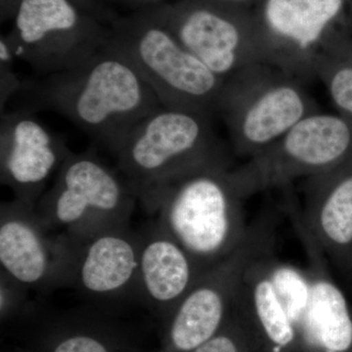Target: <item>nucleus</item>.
<instances>
[{
  "label": "nucleus",
  "mask_w": 352,
  "mask_h": 352,
  "mask_svg": "<svg viewBox=\"0 0 352 352\" xmlns=\"http://www.w3.org/2000/svg\"><path fill=\"white\" fill-rule=\"evenodd\" d=\"M316 112L314 100L295 76L263 65L227 85L219 113L226 119L234 151L251 159Z\"/></svg>",
  "instance_id": "0eeeda50"
},
{
  "label": "nucleus",
  "mask_w": 352,
  "mask_h": 352,
  "mask_svg": "<svg viewBox=\"0 0 352 352\" xmlns=\"http://www.w3.org/2000/svg\"><path fill=\"white\" fill-rule=\"evenodd\" d=\"M73 245L50 231L36 207L16 200L0 206L1 272L31 291L68 287Z\"/></svg>",
  "instance_id": "9b49d317"
},
{
  "label": "nucleus",
  "mask_w": 352,
  "mask_h": 352,
  "mask_svg": "<svg viewBox=\"0 0 352 352\" xmlns=\"http://www.w3.org/2000/svg\"><path fill=\"white\" fill-rule=\"evenodd\" d=\"M109 39L82 19L71 0H20L7 41L18 60L47 76L80 66Z\"/></svg>",
  "instance_id": "1a4fd4ad"
},
{
  "label": "nucleus",
  "mask_w": 352,
  "mask_h": 352,
  "mask_svg": "<svg viewBox=\"0 0 352 352\" xmlns=\"http://www.w3.org/2000/svg\"><path fill=\"white\" fill-rule=\"evenodd\" d=\"M166 28L226 87L268 65L261 47L245 43L232 21L210 9H192Z\"/></svg>",
  "instance_id": "dca6fc26"
},
{
  "label": "nucleus",
  "mask_w": 352,
  "mask_h": 352,
  "mask_svg": "<svg viewBox=\"0 0 352 352\" xmlns=\"http://www.w3.org/2000/svg\"><path fill=\"white\" fill-rule=\"evenodd\" d=\"M17 57L6 38L0 39V109L6 112L9 100L23 91L25 80L15 71Z\"/></svg>",
  "instance_id": "4be33fe9"
},
{
  "label": "nucleus",
  "mask_w": 352,
  "mask_h": 352,
  "mask_svg": "<svg viewBox=\"0 0 352 352\" xmlns=\"http://www.w3.org/2000/svg\"><path fill=\"white\" fill-rule=\"evenodd\" d=\"M138 201L126 178L91 147L69 153L36 210L50 231L76 242L129 223Z\"/></svg>",
  "instance_id": "20e7f679"
},
{
  "label": "nucleus",
  "mask_w": 352,
  "mask_h": 352,
  "mask_svg": "<svg viewBox=\"0 0 352 352\" xmlns=\"http://www.w3.org/2000/svg\"><path fill=\"white\" fill-rule=\"evenodd\" d=\"M140 235L138 300L164 326L208 271L157 220Z\"/></svg>",
  "instance_id": "2eb2a0df"
},
{
  "label": "nucleus",
  "mask_w": 352,
  "mask_h": 352,
  "mask_svg": "<svg viewBox=\"0 0 352 352\" xmlns=\"http://www.w3.org/2000/svg\"><path fill=\"white\" fill-rule=\"evenodd\" d=\"M12 324L18 352H159L145 330L98 310L43 314L30 307Z\"/></svg>",
  "instance_id": "9d476101"
},
{
  "label": "nucleus",
  "mask_w": 352,
  "mask_h": 352,
  "mask_svg": "<svg viewBox=\"0 0 352 352\" xmlns=\"http://www.w3.org/2000/svg\"><path fill=\"white\" fill-rule=\"evenodd\" d=\"M23 91L31 95L28 109H48L63 116L112 155L139 122L163 106L110 39L76 68L25 80Z\"/></svg>",
  "instance_id": "f257e3e1"
},
{
  "label": "nucleus",
  "mask_w": 352,
  "mask_h": 352,
  "mask_svg": "<svg viewBox=\"0 0 352 352\" xmlns=\"http://www.w3.org/2000/svg\"><path fill=\"white\" fill-rule=\"evenodd\" d=\"M315 76L327 88L339 115L352 124V41H344L321 60Z\"/></svg>",
  "instance_id": "6ab92c4d"
},
{
  "label": "nucleus",
  "mask_w": 352,
  "mask_h": 352,
  "mask_svg": "<svg viewBox=\"0 0 352 352\" xmlns=\"http://www.w3.org/2000/svg\"><path fill=\"white\" fill-rule=\"evenodd\" d=\"M322 251L333 258L352 249V156L332 170L307 178L300 214Z\"/></svg>",
  "instance_id": "f3484780"
},
{
  "label": "nucleus",
  "mask_w": 352,
  "mask_h": 352,
  "mask_svg": "<svg viewBox=\"0 0 352 352\" xmlns=\"http://www.w3.org/2000/svg\"><path fill=\"white\" fill-rule=\"evenodd\" d=\"M270 274L273 284L296 330H300L311 298V280L307 270L283 263L271 256Z\"/></svg>",
  "instance_id": "aec40b11"
},
{
  "label": "nucleus",
  "mask_w": 352,
  "mask_h": 352,
  "mask_svg": "<svg viewBox=\"0 0 352 352\" xmlns=\"http://www.w3.org/2000/svg\"><path fill=\"white\" fill-rule=\"evenodd\" d=\"M273 217L250 226L242 245L208 271L164 324L159 352H191L214 337L230 318L248 266L274 251Z\"/></svg>",
  "instance_id": "423d86ee"
},
{
  "label": "nucleus",
  "mask_w": 352,
  "mask_h": 352,
  "mask_svg": "<svg viewBox=\"0 0 352 352\" xmlns=\"http://www.w3.org/2000/svg\"><path fill=\"white\" fill-rule=\"evenodd\" d=\"M71 243L68 287L96 303L138 300L140 235L129 222Z\"/></svg>",
  "instance_id": "ddd939ff"
},
{
  "label": "nucleus",
  "mask_w": 352,
  "mask_h": 352,
  "mask_svg": "<svg viewBox=\"0 0 352 352\" xmlns=\"http://www.w3.org/2000/svg\"><path fill=\"white\" fill-rule=\"evenodd\" d=\"M2 352H18V351H16L15 349H12V351H7V349H6V351H2Z\"/></svg>",
  "instance_id": "b1692460"
},
{
  "label": "nucleus",
  "mask_w": 352,
  "mask_h": 352,
  "mask_svg": "<svg viewBox=\"0 0 352 352\" xmlns=\"http://www.w3.org/2000/svg\"><path fill=\"white\" fill-rule=\"evenodd\" d=\"M110 41L131 60L164 107L210 117L220 112L226 83L168 28L153 23L120 28Z\"/></svg>",
  "instance_id": "39448f33"
},
{
  "label": "nucleus",
  "mask_w": 352,
  "mask_h": 352,
  "mask_svg": "<svg viewBox=\"0 0 352 352\" xmlns=\"http://www.w3.org/2000/svg\"><path fill=\"white\" fill-rule=\"evenodd\" d=\"M113 156L145 210L185 176L210 166H230L212 117L164 106L139 122Z\"/></svg>",
  "instance_id": "f03ea898"
},
{
  "label": "nucleus",
  "mask_w": 352,
  "mask_h": 352,
  "mask_svg": "<svg viewBox=\"0 0 352 352\" xmlns=\"http://www.w3.org/2000/svg\"><path fill=\"white\" fill-rule=\"evenodd\" d=\"M235 1H238V0H235Z\"/></svg>",
  "instance_id": "393cba45"
},
{
  "label": "nucleus",
  "mask_w": 352,
  "mask_h": 352,
  "mask_svg": "<svg viewBox=\"0 0 352 352\" xmlns=\"http://www.w3.org/2000/svg\"><path fill=\"white\" fill-rule=\"evenodd\" d=\"M344 4V0H266L263 18L275 38L265 48L266 63L293 76L315 75L331 51L326 31Z\"/></svg>",
  "instance_id": "4468645a"
},
{
  "label": "nucleus",
  "mask_w": 352,
  "mask_h": 352,
  "mask_svg": "<svg viewBox=\"0 0 352 352\" xmlns=\"http://www.w3.org/2000/svg\"><path fill=\"white\" fill-rule=\"evenodd\" d=\"M272 254H264L248 266L237 305L251 315L273 351L279 352L293 346L298 330L273 284L270 268Z\"/></svg>",
  "instance_id": "a211bd4d"
},
{
  "label": "nucleus",
  "mask_w": 352,
  "mask_h": 352,
  "mask_svg": "<svg viewBox=\"0 0 352 352\" xmlns=\"http://www.w3.org/2000/svg\"><path fill=\"white\" fill-rule=\"evenodd\" d=\"M352 156V124L333 113H310L276 143L232 170L241 195L286 186L332 170Z\"/></svg>",
  "instance_id": "6e6552de"
},
{
  "label": "nucleus",
  "mask_w": 352,
  "mask_h": 352,
  "mask_svg": "<svg viewBox=\"0 0 352 352\" xmlns=\"http://www.w3.org/2000/svg\"><path fill=\"white\" fill-rule=\"evenodd\" d=\"M30 289L1 272L0 275V319L2 325L17 320L29 309Z\"/></svg>",
  "instance_id": "412c9836"
},
{
  "label": "nucleus",
  "mask_w": 352,
  "mask_h": 352,
  "mask_svg": "<svg viewBox=\"0 0 352 352\" xmlns=\"http://www.w3.org/2000/svg\"><path fill=\"white\" fill-rule=\"evenodd\" d=\"M244 200L230 166H214L166 187L146 212L208 271L247 238Z\"/></svg>",
  "instance_id": "7ed1b4c3"
},
{
  "label": "nucleus",
  "mask_w": 352,
  "mask_h": 352,
  "mask_svg": "<svg viewBox=\"0 0 352 352\" xmlns=\"http://www.w3.org/2000/svg\"><path fill=\"white\" fill-rule=\"evenodd\" d=\"M71 150L28 108L6 111L0 120V179L16 200L36 207Z\"/></svg>",
  "instance_id": "f8f14e48"
},
{
  "label": "nucleus",
  "mask_w": 352,
  "mask_h": 352,
  "mask_svg": "<svg viewBox=\"0 0 352 352\" xmlns=\"http://www.w3.org/2000/svg\"><path fill=\"white\" fill-rule=\"evenodd\" d=\"M191 352H242V349L239 339L232 330L227 329L226 323L214 337Z\"/></svg>",
  "instance_id": "5701e85b"
}]
</instances>
